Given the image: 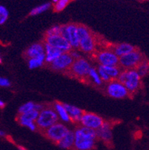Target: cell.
<instances>
[{"mask_svg": "<svg viewBox=\"0 0 149 150\" xmlns=\"http://www.w3.org/2000/svg\"><path fill=\"white\" fill-rule=\"evenodd\" d=\"M96 38L94 37V34H91L86 38H84L80 40L79 48L78 49L85 53H92L96 49Z\"/></svg>", "mask_w": 149, "mask_h": 150, "instance_id": "obj_15", "label": "cell"}, {"mask_svg": "<svg viewBox=\"0 0 149 150\" xmlns=\"http://www.w3.org/2000/svg\"><path fill=\"white\" fill-rule=\"evenodd\" d=\"M104 123V119L98 114L93 112L85 111L81 116L79 124L81 126L93 129H98Z\"/></svg>", "mask_w": 149, "mask_h": 150, "instance_id": "obj_10", "label": "cell"}, {"mask_svg": "<svg viewBox=\"0 0 149 150\" xmlns=\"http://www.w3.org/2000/svg\"><path fill=\"white\" fill-rule=\"evenodd\" d=\"M35 109V103L32 101H28L21 105L18 108V114H24V113L30 112L31 110H34Z\"/></svg>", "mask_w": 149, "mask_h": 150, "instance_id": "obj_28", "label": "cell"}, {"mask_svg": "<svg viewBox=\"0 0 149 150\" xmlns=\"http://www.w3.org/2000/svg\"><path fill=\"white\" fill-rule=\"evenodd\" d=\"M142 77L138 74L136 69H124L122 70L117 80L126 86L129 94L133 95L137 92L141 86Z\"/></svg>", "mask_w": 149, "mask_h": 150, "instance_id": "obj_2", "label": "cell"}, {"mask_svg": "<svg viewBox=\"0 0 149 150\" xmlns=\"http://www.w3.org/2000/svg\"><path fill=\"white\" fill-rule=\"evenodd\" d=\"M8 18V11L5 6H0V25L5 24Z\"/></svg>", "mask_w": 149, "mask_h": 150, "instance_id": "obj_30", "label": "cell"}, {"mask_svg": "<svg viewBox=\"0 0 149 150\" xmlns=\"http://www.w3.org/2000/svg\"><path fill=\"white\" fill-rule=\"evenodd\" d=\"M63 105H64L66 110L68 111V114H69L70 117H71V121L73 122V123H80L81 116L85 111H83L79 108L69 105V104L63 103Z\"/></svg>", "mask_w": 149, "mask_h": 150, "instance_id": "obj_18", "label": "cell"}, {"mask_svg": "<svg viewBox=\"0 0 149 150\" xmlns=\"http://www.w3.org/2000/svg\"><path fill=\"white\" fill-rule=\"evenodd\" d=\"M53 106L55 110H56V111L57 114H58L59 118L61 120H62L63 122H66V123L71 121V117H70L68 111L66 110L63 103L56 101L53 103Z\"/></svg>", "mask_w": 149, "mask_h": 150, "instance_id": "obj_20", "label": "cell"}, {"mask_svg": "<svg viewBox=\"0 0 149 150\" xmlns=\"http://www.w3.org/2000/svg\"><path fill=\"white\" fill-rule=\"evenodd\" d=\"M136 48V47H135L134 46L130 44H128V43H121V44L113 46L111 49L118 57H121L127 54V53L133 51Z\"/></svg>", "mask_w": 149, "mask_h": 150, "instance_id": "obj_19", "label": "cell"}, {"mask_svg": "<svg viewBox=\"0 0 149 150\" xmlns=\"http://www.w3.org/2000/svg\"><path fill=\"white\" fill-rule=\"evenodd\" d=\"M52 1H53V2H54V3H55V4H56V2H58L59 0H52Z\"/></svg>", "mask_w": 149, "mask_h": 150, "instance_id": "obj_39", "label": "cell"}, {"mask_svg": "<svg viewBox=\"0 0 149 150\" xmlns=\"http://www.w3.org/2000/svg\"><path fill=\"white\" fill-rule=\"evenodd\" d=\"M59 116L53 105L45 106L40 111L36 124L39 130L44 132L59 121Z\"/></svg>", "mask_w": 149, "mask_h": 150, "instance_id": "obj_3", "label": "cell"}, {"mask_svg": "<svg viewBox=\"0 0 149 150\" xmlns=\"http://www.w3.org/2000/svg\"><path fill=\"white\" fill-rule=\"evenodd\" d=\"M106 93L114 99H124L130 96L126 86L117 79L111 80L107 83Z\"/></svg>", "mask_w": 149, "mask_h": 150, "instance_id": "obj_6", "label": "cell"}, {"mask_svg": "<svg viewBox=\"0 0 149 150\" xmlns=\"http://www.w3.org/2000/svg\"><path fill=\"white\" fill-rule=\"evenodd\" d=\"M39 113L40 112L37 110H34L30 112L24 113V114H18L16 117V120L21 126L28 127L30 124L36 122L39 116Z\"/></svg>", "mask_w": 149, "mask_h": 150, "instance_id": "obj_13", "label": "cell"}, {"mask_svg": "<svg viewBox=\"0 0 149 150\" xmlns=\"http://www.w3.org/2000/svg\"><path fill=\"white\" fill-rule=\"evenodd\" d=\"M5 106H6V104H5V102H4L2 100H1V101H0V107H1V108H5Z\"/></svg>", "mask_w": 149, "mask_h": 150, "instance_id": "obj_36", "label": "cell"}, {"mask_svg": "<svg viewBox=\"0 0 149 150\" xmlns=\"http://www.w3.org/2000/svg\"><path fill=\"white\" fill-rule=\"evenodd\" d=\"M145 59L143 53L136 48L133 51L119 57V66L124 69H134Z\"/></svg>", "mask_w": 149, "mask_h": 150, "instance_id": "obj_5", "label": "cell"}, {"mask_svg": "<svg viewBox=\"0 0 149 150\" xmlns=\"http://www.w3.org/2000/svg\"><path fill=\"white\" fill-rule=\"evenodd\" d=\"M75 59L72 58L71 53H63L56 59H55L53 63L49 64V67L52 70L56 72H67L70 67H72Z\"/></svg>", "mask_w": 149, "mask_h": 150, "instance_id": "obj_9", "label": "cell"}, {"mask_svg": "<svg viewBox=\"0 0 149 150\" xmlns=\"http://www.w3.org/2000/svg\"><path fill=\"white\" fill-rule=\"evenodd\" d=\"M69 131L66 125L62 123L57 122L56 124H53L50 127L44 131V134L47 139L52 142L58 144L59 141L66 135V133Z\"/></svg>", "mask_w": 149, "mask_h": 150, "instance_id": "obj_7", "label": "cell"}, {"mask_svg": "<svg viewBox=\"0 0 149 150\" xmlns=\"http://www.w3.org/2000/svg\"><path fill=\"white\" fill-rule=\"evenodd\" d=\"M141 77H145L149 73V61L145 59L136 69Z\"/></svg>", "mask_w": 149, "mask_h": 150, "instance_id": "obj_25", "label": "cell"}, {"mask_svg": "<svg viewBox=\"0 0 149 150\" xmlns=\"http://www.w3.org/2000/svg\"><path fill=\"white\" fill-rule=\"evenodd\" d=\"M91 67L87 59L85 58L74 60L72 67H70L68 71L66 73H68L70 76L76 77V79L81 80H85L88 79V75Z\"/></svg>", "mask_w": 149, "mask_h": 150, "instance_id": "obj_4", "label": "cell"}, {"mask_svg": "<svg viewBox=\"0 0 149 150\" xmlns=\"http://www.w3.org/2000/svg\"><path fill=\"white\" fill-rule=\"evenodd\" d=\"M97 71H98L99 75H100L101 79L103 80V82H106V83H108V82L111 81L112 79H110V77L108 76L107 73L105 72V70H104V68L102 67L101 65L99 64L98 67H97Z\"/></svg>", "mask_w": 149, "mask_h": 150, "instance_id": "obj_31", "label": "cell"}, {"mask_svg": "<svg viewBox=\"0 0 149 150\" xmlns=\"http://www.w3.org/2000/svg\"><path fill=\"white\" fill-rule=\"evenodd\" d=\"M44 42L54 47L61 50L64 53H69L73 48L71 46L69 42L65 39L60 34L57 35H50V36H44Z\"/></svg>", "mask_w": 149, "mask_h": 150, "instance_id": "obj_11", "label": "cell"}, {"mask_svg": "<svg viewBox=\"0 0 149 150\" xmlns=\"http://www.w3.org/2000/svg\"><path fill=\"white\" fill-rule=\"evenodd\" d=\"M70 53H71V55H72V58H73L75 60H76V59H80V58H81L79 52H78L77 50H75L72 49V50L70 51Z\"/></svg>", "mask_w": 149, "mask_h": 150, "instance_id": "obj_34", "label": "cell"}, {"mask_svg": "<svg viewBox=\"0 0 149 150\" xmlns=\"http://www.w3.org/2000/svg\"><path fill=\"white\" fill-rule=\"evenodd\" d=\"M97 138L105 143H110L113 139V133H112V124L107 121H104V124L97 129Z\"/></svg>", "mask_w": 149, "mask_h": 150, "instance_id": "obj_12", "label": "cell"}, {"mask_svg": "<svg viewBox=\"0 0 149 150\" xmlns=\"http://www.w3.org/2000/svg\"><path fill=\"white\" fill-rule=\"evenodd\" d=\"M88 79H90L93 83L97 86H100L103 84V80L100 78L97 69L91 67L88 75Z\"/></svg>", "mask_w": 149, "mask_h": 150, "instance_id": "obj_24", "label": "cell"}, {"mask_svg": "<svg viewBox=\"0 0 149 150\" xmlns=\"http://www.w3.org/2000/svg\"><path fill=\"white\" fill-rule=\"evenodd\" d=\"M45 107V105H40V104H35V109L34 110H37V111H41L43 109H44V108Z\"/></svg>", "mask_w": 149, "mask_h": 150, "instance_id": "obj_35", "label": "cell"}, {"mask_svg": "<svg viewBox=\"0 0 149 150\" xmlns=\"http://www.w3.org/2000/svg\"><path fill=\"white\" fill-rule=\"evenodd\" d=\"M59 146L65 149H74V145H75V133L72 130H69L66 133L60 141L57 144Z\"/></svg>", "mask_w": 149, "mask_h": 150, "instance_id": "obj_21", "label": "cell"}, {"mask_svg": "<svg viewBox=\"0 0 149 150\" xmlns=\"http://www.w3.org/2000/svg\"><path fill=\"white\" fill-rule=\"evenodd\" d=\"M0 136H1V137H5V136H6V133L4 131H2V130H1V131H0Z\"/></svg>", "mask_w": 149, "mask_h": 150, "instance_id": "obj_38", "label": "cell"}, {"mask_svg": "<svg viewBox=\"0 0 149 150\" xmlns=\"http://www.w3.org/2000/svg\"><path fill=\"white\" fill-rule=\"evenodd\" d=\"M71 0H59L54 6V11L56 12L62 11L70 3Z\"/></svg>", "mask_w": 149, "mask_h": 150, "instance_id": "obj_29", "label": "cell"}, {"mask_svg": "<svg viewBox=\"0 0 149 150\" xmlns=\"http://www.w3.org/2000/svg\"><path fill=\"white\" fill-rule=\"evenodd\" d=\"M44 47H45V54H46V63L47 64H50L51 63H53L55 59H56L58 57H60L62 53L64 52H62L61 50L56 48L53 46L49 45V44H47L45 42H44Z\"/></svg>", "mask_w": 149, "mask_h": 150, "instance_id": "obj_17", "label": "cell"}, {"mask_svg": "<svg viewBox=\"0 0 149 150\" xmlns=\"http://www.w3.org/2000/svg\"><path fill=\"white\" fill-rule=\"evenodd\" d=\"M101 66L112 80L117 79L122 71L120 70L119 66H103V65Z\"/></svg>", "mask_w": 149, "mask_h": 150, "instance_id": "obj_23", "label": "cell"}, {"mask_svg": "<svg viewBox=\"0 0 149 150\" xmlns=\"http://www.w3.org/2000/svg\"><path fill=\"white\" fill-rule=\"evenodd\" d=\"M95 59L99 64L103 66H119V57L111 48L100 50L97 52Z\"/></svg>", "mask_w": 149, "mask_h": 150, "instance_id": "obj_8", "label": "cell"}, {"mask_svg": "<svg viewBox=\"0 0 149 150\" xmlns=\"http://www.w3.org/2000/svg\"><path fill=\"white\" fill-rule=\"evenodd\" d=\"M61 31V25H56L48 29L45 33V35L47 36H50V35H57L60 34Z\"/></svg>", "mask_w": 149, "mask_h": 150, "instance_id": "obj_32", "label": "cell"}, {"mask_svg": "<svg viewBox=\"0 0 149 150\" xmlns=\"http://www.w3.org/2000/svg\"><path fill=\"white\" fill-rule=\"evenodd\" d=\"M78 25L74 23H70L67 25V30H68V42L73 49H78L79 48L80 40L78 35L77 30Z\"/></svg>", "mask_w": 149, "mask_h": 150, "instance_id": "obj_16", "label": "cell"}, {"mask_svg": "<svg viewBox=\"0 0 149 150\" xmlns=\"http://www.w3.org/2000/svg\"><path fill=\"white\" fill-rule=\"evenodd\" d=\"M0 86L3 88H8L11 86V82L5 77L0 78Z\"/></svg>", "mask_w": 149, "mask_h": 150, "instance_id": "obj_33", "label": "cell"}, {"mask_svg": "<svg viewBox=\"0 0 149 150\" xmlns=\"http://www.w3.org/2000/svg\"><path fill=\"white\" fill-rule=\"evenodd\" d=\"M75 133V150H91L96 146L97 138L95 129L79 126L74 131Z\"/></svg>", "mask_w": 149, "mask_h": 150, "instance_id": "obj_1", "label": "cell"}, {"mask_svg": "<svg viewBox=\"0 0 149 150\" xmlns=\"http://www.w3.org/2000/svg\"><path fill=\"white\" fill-rule=\"evenodd\" d=\"M46 54L35 58H29L28 59V66L30 69H34L36 68H40L46 63Z\"/></svg>", "mask_w": 149, "mask_h": 150, "instance_id": "obj_22", "label": "cell"}, {"mask_svg": "<svg viewBox=\"0 0 149 150\" xmlns=\"http://www.w3.org/2000/svg\"><path fill=\"white\" fill-rule=\"evenodd\" d=\"M77 30L78 35L80 40L84 39V38H88V37H89L93 34L91 31V30L87 26H85L84 25H78Z\"/></svg>", "mask_w": 149, "mask_h": 150, "instance_id": "obj_26", "label": "cell"}, {"mask_svg": "<svg viewBox=\"0 0 149 150\" xmlns=\"http://www.w3.org/2000/svg\"><path fill=\"white\" fill-rule=\"evenodd\" d=\"M18 150H27V149H25V147L21 146H18Z\"/></svg>", "mask_w": 149, "mask_h": 150, "instance_id": "obj_37", "label": "cell"}, {"mask_svg": "<svg viewBox=\"0 0 149 150\" xmlns=\"http://www.w3.org/2000/svg\"><path fill=\"white\" fill-rule=\"evenodd\" d=\"M25 55L27 59L35 58L40 56L45 55V47L44 43H35L27 48L25 52Z\"/></svg>", "mask_w": 149, "mask_h": 150, "instance_id": "obj_14", "label": "cell"}, {"mask_svg": "<svg viewBox=\"0 0 149 150\" xmlns=\"http://www.w3.org/2000/svg\"><path fill=\"white\" fill-rule=\"evenodd\" d=\"M51 4L49 2H47L45 4H43V5H40L39 6H37L34 8H33L30 12V16H34V15H37L39 14H41L44 11H46L47 10H48L50 8Z\"/></svg>", "mask_w": 149, "mask_h": 150, "instance_id": "obj_27", "label": "cell"}]
</instances>
